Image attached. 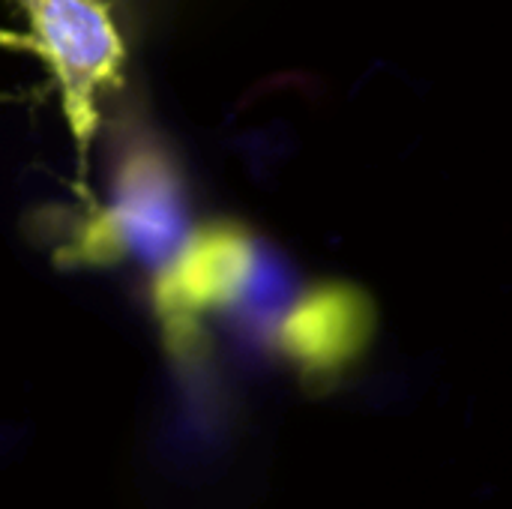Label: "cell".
<instances>
[{
	"label": "cell",
	"mask_w": 512,
	"mask_h": 509,
	"mask_svg": "<svg viewBox=\"0 0 512 509\" xmlns=\"http://www.w3.org/2000/svg\"><path fill=\"white\" fill-rule=\"evenodd\" d=\"M30 27L33 51L48 63L81 174L99 123V93L123 72L126 45L102 0H12Z\"/></svg>",
	"instance_id": "cell-1"
},
{
	"label": "cell",
	"mask_w": 512,
	"mask_h": 509,
	"mask_svg": "<svg viewBox=\"0 0 512 509\" xmlns=\"http://www.w3.org/2000/svg\"><path fill=\"white\" fill-rule=\"evenodd\" d=\"M0 45H18V48H30L33 51L30 36H15V33H0Z\"/></svg>",
	"instance_id": "cell-2"
}]
</instances>
